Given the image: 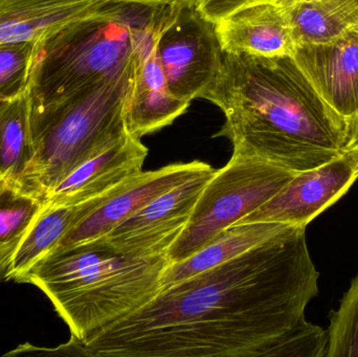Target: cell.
Segmentation results:
<instances>
[{
    "label": "cell",
    "mask_w": 358,
    "mask_h": 357,
    "mask_svg": "<svg viewBox=\"0 0 358 357\" xmlns=\"http://www.w3.org/2000/svg\"><path fill=\"white\" fill-rule=\"evenodd\" d=\"M305 226L179 281L83 341L69 356L259 357L305 319L320 274Z\"/></svg>",
    "instance_id": "cell-1"
},
{
    "label": "cell",
    "mask_w": 358,
    "mask_h": 357,
    "mask_svg": "<svg viewBox=\"0 0 358 357\" xmlns=\"http://www.w3.org/2000/svg\"><path fill=\"white\" fill-rule=\"evenodd\" d=\"M200 98L224 113L215 136L229 138L233 154L299 173L344 150L347 122L317 94L292 56L222 52L218 73Z\"/></svg>",
    "instance_id": "cell-2"
},
{
    "label": "cell",
    "mask_w": 358,
    "mask_h": 357,
    "mask_svg": "<svg viewBox=\"0 0 358 357\" xmlns=\"http://www.w3.org/2000/svg\"><path fill=\"white\" fill-rule=\"evenodd\" d=\"M182 4L110 0L40 40L29 88L31 106L59 102L123 73Z\"/></svg>",
    "instance_id": "cell-3"
},
{
    "label": "cell",
    "mask_w": 358,
    "mask_h": 357,
    "mask_svg": "<svg viewBox=\"0 0 358 357\" xmlns=\"http://www.w3.org/2000/svg\"><path fill=\"white\" fill-rule=\"evenodd\" d=\"M169 264L167 256L124 255L96 239L48 254L20 283L45 293L71 337L83 341L148 303Z\"/></svg>",
    "instance_id": "cell-4"
},
{
    "label": "cell",
    "mask_w": 358,
    "mask_h": 357,
    "mask_svg": "<svg viewBox=\"0 0 358 357\" xmlns=\"http://www.w3.org/2000/svg\"><path fill=\"white\" fill-rule=\"evenodd\" d=\"M143 57L113 79L52 104L31 105L35 155L23 192L43 201L73 170L128 133L126 112Z\"/></svg>",
    "instance_id": "cell-5"
},
{
    "label": "cell",
    "mask_w": 358,
    "mask_h": 357,
    "mask_svg": "<svg viewBox=\"0 0 358 357\" xmlns=\"http://www.w3.org/2000/svg\"><path fill=\"white\" fill-rule=\"evenodd\" d=\"M296 174L263 159L233 154L204 186L187 226L168 252L170 263L206 247L225 228L273 198Z\"/></svg>",
    "instance_id": "cell-6"
},
{
    "label": "cell",
    "mask_w": 358,
    "mask_h": 357,
    "mask_svg": "<svg viewBox=\"0 0 358 357\" xmlns=\"http://www.w3.org/2000/svg\"><path fill=\"white\" fill-rule=\"evenodd\" d=\"M157 56L172 94L191 104L214 81L222 61L215 24L202 18L193 0L182 4L164 27Z\"/></svg>",
    "instance_id": "cell-7"
},
{
    "label": "cell",
    "mask_w": 358,
    "mask_h": 357,
    "mask_svg": "<svg viewBox=\"0 0 358 357\" xmlns=\"http://www.w3.org/2000/svg\"><path fill=\"white\" fill-rule=\"evenodd\" d=\"M214 172L210 168L181 182L98 239L124 255L141 258L167 256Z\"/></svg>",
    "instance_id": "cell-8"
},
{
    "label": "cell",
    "mask_w": 358,
    "mask_h": 357,
    "mask_svg": "<svg viewBox=\"0 0 358 357\" xmlns=\"http://www.w3.org/2000/svg\"><path fill=\"white\" fill-rule=\"evenodd\" d=\"M357 178L358 156L342 153L319 167L296 173L273 198L237 224L278 222L306 228L344 196Z\"/></svg>",
    "instance_id": "cell-9"
},
{
    "label": "cell",
    "mask_w": 358,
    "mask_h": 357,
    "mask_svg": "<svg viewBox=\"0 0 358 357\" xmlns=\"http://www.w3.org/2000/svg\"><path fill=\"white\" fill-rule=\"evenodd\" d=\"M210 168L203 161H194L141 172L67 232L52 253L101 238L153 199Z\"/></svg>",
    "instance_id": "cell-10"
},
{
    "label": "cell",
    "mask_w": 358,
    "mask_h": 357,
    "mask_svg": "<svg viewBox=\"0 0 358 357\" xmlns=\"http://www.w3.org/2000/svg\"><path fill=\"white\" fill-rule=\"evenodd\" d=\"M292 57L341 117L347 122L358 113V27L327 43L296 45Z\"/></svg>",
    "instance_id": "cell-11"
},
{
    "label": "cell",
    "mask_w": 358,
    "mask_h": 357,
    "mask_svg": "<svg viewBox=\"0 0 358 357\" xmlns=\"http://www.w3.org/2000/svg\"><path fill=\"white\" fill-rule=\"evenodd\" d=\"M148 148L127 133L61 180L43 199L46 207L69 205L106 194L143 172Z\"/></svg>",
    "instance_id": "cell-12"
},
{
    "label": "cell",
    "mask_w": 358,
    "mask_h": 357,
    "mask_svg": "<svg viewBox=\"0 0 358 357\" xmlns=\"http://www.w3.org/2000/svg\"><path fill=\"white\" fill-rule=\"evenodd\" d=\"M217 39L225 54L292 56L296 42L281 0L246 6L215 24Z\"/></svg>",
    "instance_id": "cell-13"
},
{
    "label": "cell",
    "mask_w": 358,
    "mask_h": 357,
    "mask_svg": "<svg viewBox=\"0 0 358 357\" xmlns=\"http://www.w3.org/2000/svg\"><path fill=\"white\" fill-rule=\"evenodd\" d=\"M110 0H0V44L40 41Z\"/></svg>",
    "instance_id": "cell-14"
},
{
    "label": "cell",
    "mask_w": 358,
    "mask_h": 357,
    "mask_svg": "<svg viewBox=\"0 0 358 357\" xmlns=\"http://www.w3.org/2000/svg\"><path fill=\"white\" fill-rule=\"evenodd\" d=\"M161 33L155 38L141 61L126 112L128 133L141 140L147 134L171 125L189 106L176 98L168 85L157 56V41Z\"/></svg>",
    "instance_id": "cell-15"
},
{
    "label": "cell",
    "mask_w": 358,
    "mask_h": 357,
    "mask_svg": "<svg viewBox=\"0 0 358 357\" xmlns=\"http://www.w3.org/2000/svg\"><path fill=\"white\" fill-rule=\"evenodd\" d=\"M130 180L106 194L88 199L83 203L56 207L45 205L41 215L27 231L18 247L10 256L4 279L20 283L23 277L38 262L56 249L67 232L101 207L107 199L121 191Z\"/></svg>",
    "instance_id": "cell-16"
},
{
    "label": "cell",
    "mask_w": 358,
    "mask_h": 357,
    "mask_svg": "<svg viewBox=\"0 0 358 357\" xmlns=\"http://www.w3.org/2000/svg\"><path fill=\"white\" fill-rule=\"evenodd\" d=\"M287 226H290L278 222L233 224L191 257L170 263L162 275L161 289L224 263L279 234Z\"/></svg>",
    "instance_id": "cell-17"
},
{
    "label": "cell",
    "mask_w": 358,
    "mask_h": 357,
    "mask_svg": "<svg viewBox=\"0 0 358 357\" xmlns=\"http://www.w3.org/2000/svg\"><path fill=\"white\" fill-rule=\"evenodd\" d=\"M296 45L327 43L358 27V0H281Z\"/></svg>",
    "instance_id": "cell-18"
},
{
    "label": "cell",
    "mask_w": 358,
    "mask_h": 357,
    "mask_svg": "<svg viewBox=\"0 0 358 357\" xmlns=\"http://www.w3.org/2000/svg\"><path fill=\"white\" fill-rule=\"evenodd\" d=\"M34 155L29 92L12 100L0 101V177L22 190Z\"/></svg>",
    "instance_id": "cell-19"
},
{
    "label": "cell",
    "mask_w": 358,
    "mask_h": 357,
    "mask_svg": "<svg viewBox=\"0 0 358 357\" xmlns=\"http://www.w3.org/2000/svg\"><path fill=\"white\" fill-rule=\"evenodd\" d=\"M44 209L43 201L0 177V257L12 255Z\"/></svg>",
    "instance_id": "cell-20"
},
{
    "label": "cell",
    "mask_w": 358,
    "mask_h": 357,
    "mask_svg": "<svg viewBox=\"0 0 358 357\" xmlns=\"http://www.w3.org/2000/svg\"><path fill=\"white\" fill-rule=\"evenodd\" d=\"M39 41L0 44V101L29 92Z\"/></svg>",
    "instance_id": "cell-21"
},
{
    "label": "cell",
    "mask_w": 358,
    "mask_h": 357,
    "mask_svg": "<svg viewBox=\"0 0 358 357\" xmlns=\"http://www.w3.org/2000/svg\"><path fill=\"white\" fill-rule=\"evenodd\" d=\"M327 357H358V274L341 300L338 309L330 312Z\"/></svg>",
    "instance_id": "cell-22"
},
{
    "label": "cell",
    "mask_w": 358,
    "mask_h": 357,
    "mask_svg": "<svg viewBox=\"0 0 358 357\" xmlns=\"http://www.w3.org/2000/svg\"><path fill=\"white\" fill-rule=\"evenodd\" d=\"M327 347V331L304 319L271 344L264 356L326 357Z\"/></svg>",
    "instance_id": "cell-23"
},
{
    "label": "cell",
    "mask_w": 358,
    "mask_h": 357,
    "mask_svg": "<svg viewBox=\"0 0 358 357\" xmlns=\"http://www.w3.org/2000/svg\"><path fill=\"white\" fill-rule=\"evenodd\" d=\"M273 1L278 0H193V6L202 18L216 24L236 10L254 4Z\"/></svg>",
    "instance_id": "cell-24"
},
{
    "label": "cell",
    "mask_w": 358,
    "mask_h": 357,
    "mask_svg": "<svg viewBox=\"0 0 358 357\" xmlns=\"http://www.w3.org/2000/svg\"><path fill=\"white\" fill-rule=\"evenodd\" d=\"M344 152L358 156V113L347 121L346 140L343 150Z\"/></svg>",
    "instance_id": "cell-25"
},
{
    "label": "cell",
    "mask_w": 358,
    "mask_h": 357,
    "mask_svg": "<svg viewBox=\"0 0 358 357\" xmlns=\"http://www.w3.org/2000/svg\"><path fill=\"white\" fill-rule=\"evenodd\" d=\"M117 1L138 2V3H176V2L192 1V0H117Z\"/></svg>",
    "instance_id": "cell-26"
},
{
    "label": "cell",
    "mask_w": 358,
    "mask_h": 357,
    "mask_svg": "<svg viewBox=\"0 0 358 357\" xmlns=\"http://www.w3.org/2000/svg\"><path fill=\"white\" fill-rule=\"evenodd\" d=\"M8 260H10V256H6V257H0V281H1L2 279H4V276H6Z\"/></svg>",
    "instance_id": "cell-27"
}]
</instances>
